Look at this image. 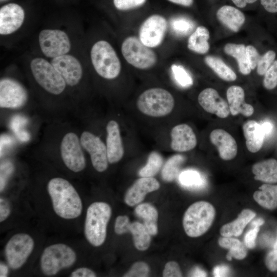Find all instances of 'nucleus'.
Wrapping results in <instances>:
<instances>
[{
    "mask_svg": "<svg viewBox=\"0 0 277 277\" xmlns=\"http://www.w3.org/2000/svg\"><path fill=\"white\" fill-rule=\"evenodd\" d=\"M259 229V227H253L245 235L244 244L247 248L251 249L255 246V241Z\"/></svg>",
    "mask_w": 277,
    "mask_h": 277,
    "instance_id": "obj_45",
    "label": "nucleus"
},
{
    "mask_svg": "<svg viewBox=\"0 0 277 277\" xmlns=\"http://www.w3.org/2000/svg\"><path fill=\"white\" fill-rule=\"evenodd\" d=\"M114 231L118 235L131 232L135 248L140 251L148 249L151 243V235L143 224L138 222L131 223L127 215H119L115 221Z\"/></svg>",
    "mask_w": 277,
    "mask_h": 277,
    "instance_id": "obj_15",
    "label": "nucleus"
},
{
    "mask_svg": "<svg viewBox=\"0 0 277 277\" xmlns=\"http://www.w3.org/2000/svg\"><path fill=\"white\" fill-rule=\"evenodd\" d=\"M170 147L175 152H184L193 149L197 145L196 135L186 124L174 126L170 131Z\"/></svg>",
    "mask_w": 277,
    "mask_h": 277,
    "instance_id": "obj_20",
    "label": "nucleus"
},
{
    "mask_svg": "<svg viewBox=\"0 0 277 277\" xmlns=\"http://www.w3.org/2000/svg\"><path fill=\"white\" fill-rule=\"evenodd\" d=\"M134 212L137 216L143 220V225L149 233L152 236L156 235L159 213L155 207L150 203H144L138 205Z\"/></svg>",
    "mask_w": 277,
    "mask_h": 277,
    "instance_id": "obj_28",
    "label": "nucleus"
},
{
    "mask_svg": "<svg viewBox=\"0 0 277 277\" xmlns=\"http://www.w3.org/2000/svg\"><path fill=\"white\" fill-rule=\"evenodd\" d=\"M197 101L205 111L220 118H226L230 114L228 103L213 88H207L202 90L198 95Z\"/></svg>",
    "mask_w": 277,
    "mask_h": 277,
    "instance_id": "obj_18",
    "label": "nucleus"
},
{
    "mask_svg": "<svg viewBox=\"0 0 277 277\" xmlns=\"http://www.w3.org/2000/svg\"><path fill=\"white\" fill-rule=\"evenodd\" d=\"M264 220L262 218H258L251 223V225L253 227H259L260 226L262 225L264 223Z\"/></svg>",
    "mask_w": 277,
    "mask_h": 277,
    "instance_id": "obj_57",
    "label": "nucleus"
},
{
    "mask_svg": "<svg viewBox=\"0 0 277 277\" xmlns=\"http://www.w3.org/2000/svg\"><path fill=\"white\" fill-rule=\"evenodd\" d=\"M163 166L162 155L157 151H152L149 154L146 165L138 171V175L141 177H153Z\"/></svg>",
    "mask_w": 277,
    "mask_h": 277,
    "instance_id": "obj_35",
    "label": "nucleus"
},
{
    "mask_svg": "<svg viewBox=\"0 0 277 277\" xmlns=\"http://www.w3.org/2000/svg\"><path fill=\"white\" fill-rule=\"evenodd\" d=\"M34 246L33 239L26 233H17L12 236L5 247V255L9 267L21 268L31 254Z\"/></svg>",
    "mask_w": 277,
    "mask_h": 277,
    "instance_id": "obj_10",
    "label": "nucleus"
},
{
    "mask_svg": "<svg viewBox=\"0 0 277 277\" xmlns=\"http://www.w3.org/2000/svg\"><path fill=\"white\" fill-rule=\"evenodd\" d=\"M273 248L274 249H277V239L274 244Z\"/></svg>",
    "mask_w": 277,
    "mask_h": 277,
    "instance_id": "obj_58",
    "label": "nucleus"
},
{
    "mask_svg": "<svg viewBox=\"0 0 277 277\" xmlns=\"http://www.w3.org/2000/svg\"><path fill=\"white\" fill-rule=\"evenodd\" d=\"M229 272L230 269L226 265L216 266L214 268L213 271V274L216 277L228 276Z\"/></svg>",
    "mask_w": 277,
    "mask_h": 277,
    "instance_id": "obj_51",
    "label": "nucleus"
},
{
    "mask_svg": "<svg viewBox=\"0 0 277 277\" xmlns=\"http://www.w3.org/2000/svg\"><path fill=\"white\" fill-rule=\"evenodd\" d=\"M50 62L62 76L67 85L73 87L80 82L83 70L81 63L77 57L67 54L52 58Z\"/></svg>",
    "mask_w": 277,
    "mask_h": 277,
    "instance_id": "obj_16",
    "label": "nucleus"
},
{
    "mask_svg": "<svg viewBox=\"0 0 277 277\" xmlns=\"http://www.w3.org/2000/svg\"><path fill=\"white\" fill-rule=\"evenodd\" d=\"M25 13L19 5L11 3L0 9V34L8 35L18 30L23 25Z\"/></svg>",
    "mask_w": 277,
    "mask_h": 277,
    "instance_id": "obj_17",
    "label": "nucleus"
},
{
    "mask_svg": "<svg viewBox=\"0 0 277 277\" xmlns=\"http://www.w3.org/2000/svg\"><path fill=\"white\" fill-rule=\"evenodd\" d=\"M38 41L43 54L51 59L68 54L71 49L68 34L61 29H43L38 34Z\"/></svg>",
    "mask_w": 277,
    "mask_h": 277,
    "instance_id": "obj_9",
    "label": "nucleus"
},
{
    "mask_svg": "<svg viewBox=\"0 0 277 277\" xmlns=\"http://www.w3.org/2000/svg\"><path fill=\"white\" fill-rule=\"evenodd\" d=\"M209 38L208 30L204 26H199L190 35L188 40V48L200 54H205L209 49L208 42Z\"/></svg>",
    "mask_w": 277,
    "mask_h": 277,
    "instance_id": "obj_30",
    "label": "nucleus"
},
{
    "mask_svg": "<svg viewBox=\"0 0 277 277\" xmlns=\"http://www.w3.org/2000/svg\"><path fill=\"white\" fill-rule=\"evenodd\" d=\"M230 114L233 116L241 114L245 116H251L254 111L253 106L245 101L244 89L239 86H231L226 92Z\"/></svg>",
    "mask_w": 277,
    "mask_h": 277,
    "instance_id": "obj_23",
    "label": "nucleus"
},
{
    "mask_svg": "<svg viewBox=\"0 0 277 277\" xmlns=\"http://www.w3.org/2000/svg\"><path fill=\"white\" fill-rule=\"evenodd\" d=\"M167 25L164 17L157 14L152 15L142 24L139 31V38L146 46L151 48L156 47L163 41Z\"/></svg>",
    "mask_w": 277,
    "mask_h": 277,
    "instance_id": "obj_13",
    "label": "nucleus"
},
{
    "mask_svg": "<svg viewBox=\"0 0 277 277\" xmlns=\"http://www.w3.org/2000/svg\"><path fill=\"white\" fill-rule=\"evenodd\" d=\"M255 213L248 209L243 210L234 221L224 225L220 229L222 236H238L243 232L246 225L255 216Z\"/></svg>",
    "mask_w": 277,
    "mask_h": 277,
    "instance_id": "obj_27",
    "label": "nucleus"
},
{
    "mask_svg": "<svg viewBox=\"0 0 277 277\" xmlns=\"http://www.w3.org/2000/svg\"><path fill=\"white\" fill-rule=\"evenodd\" d=\"M121 51L125 60L139 69L150 68L157 62L155 52L135 36H129L125 39L122 44Z\"/></svg>",
    "mask_w": 277,
    "mask_h": 277,
    "instance_id": "obj_8",
    "label": "nucleus"
},
{
    "mask_svg": "<svg viewBox=\"0 0 277 277\" xmlns=\"http://www.w3.org/2000/svg\"><path fill=\"white\" fill-rule=\"evenodd\" d=\"M246 50L248 60L251 69H254L258 65L261 58V55L258 53L256 48L251 45L246 47Z\"/></svg>",
    "mask_w": 277,
    "mask_h": 277,
    "instance_id": "obj_44",
    "label": "nucleus"
},
{
    "mask_svg": "<svg viewBox=\"0 0 277 277\" xmlns=\"http://www.w3.org/2000/svg\"><path fill=\"white\" fill-rule=\"evenodd\" d=\"M146 0H113L115 8L120 10H127L141 6Z\"/></svg>",
    "mask_w": 277,
    "mask_h": 277,
    "instance_id": "obj_42",
    "label": "nucleus"
},
{
    "mask_svg": "<svg viewBox=\"0 0 277 277\" xmlns=\"http://www.w3.org/2000/svg\"><path fill=\"white\" fill-rule=\"evenodd\" d=\"M111 214V208L105 202H95L88 207L84 233L87 240L92 246H100L105 241L107 227Z\"/></svg>",
    "mask_w": 277,
    "mask_h": 277,
    "instance_id": "obj_2",
    "label": "nucleus"
},
{
    "mask_svg": "<svg viewBox=\"0 0 277 277\" xmlns=\"http://www.w3.org/2000/svg\"><path fill=\"white\" fill-rule=\"evenodd\" d=\"M72 277H95L96 274L92 270L86 268L82 267L74 270L71 274Z\"/></svg>",
    "mask_w": 277,
    "mask_h": 277,
    "instance_id": "obj_49",
    "label": "nucleus"
},
{
    "mask_svg": "<svg viewBox=\"0 0 277 277\" xmlns=\"http://www.w3.org/2000/svg\"><path fill=\"white\" fill-rule=\"evenodd\" d=\"M216 16L223 24L234 32H238L245 21V16L241 11L228 5L221 7Z\"/></svg>",
    "mask_w": 277,
    "mask_h": 277,
    "instance_id": "obj_25",
    "label": "nucleus"
},
{
    "mask_svg": "<svg viewBox=\"0 0 277 277\" xmlns=\"http://www.w3.org/2000/svg\"><path fill=\"white\" fill-rule=\"evenodd\" d=\"M275 53L273 50L266 52L261 58L257 65V73L260 75H264L271 64L274 61Z\"/></svg>",
    "mask_w": 277,
    "mask_h": 277,
    "instance_id": "obj_41",
    "label": "nucleus"
},
{
    "mask_svg": "<svg viewBox=\"0 0 277 277\" xmlns=\"http://www.w3.org/2000/svg\"><path fill=\"white\" fill-rule=\"evenodd\" d=\"M219 245L229 250L226 255L228 261L232 258L238 260L244 259L247 255V251L244 245L239 240L231 236H222L218 240Z\"/></svg>",
    "mask_w": 277,
    "mask_h": 277,
    "instance_id": "obj_32",
    "label": "nucleus"
},
{
    "mask_svg": "<svg viewBox=\"0 0 277 277\" xmlns=\"http://www.w3.org/2000/svg\"><path fill=\"white\" fill-rule=\"evenodd\" d=\"M11 212L9 202L5 199H0V221L3 222L10 215Z\"/></svg>",
    "mask_w": 277,
    "mask_h": 277,
    "instance_id": "obj_48",
    "label": "nucleus"
},
{
    "mask_svg": "<svg viewBox=\"0 0 277 277\" xmlns=\"http://www.w3.org/2000/svg\"><path fill=\"white\" fill-rule=\"evenodd\" d=\"M254 179L268 184L277 183V160L270 159L259 162L252 167Z\"/></svg>",
    "mask_w": 277,
    "mask_h": 277,
    "instance_id": "obj_26",
    "label": "nucleus"
},
{
    "mask_svg": "<svg viewBox=\"0 0 277 277\" xmlns=\"http://www.w3.org/2000/svg\"><path fill=\"white\" fill-rule=\"evenodd\" d=\"M80 140L76 134L68 132L63 137L60 145L62 159L70 170L78 172L86 166V160Z\"/></svg>",
    "mask_w": 277,
    "mask_h": 277,
    "instance_id": "obj_11",
    "label": "nucleus"
},
{
    "mask_svg": "<svg viewBox=\"0 0 277 277\" xmlns=\"http://www.w3.org/2000/svg\"><path fill=\"white\" fill-rule=\"evenodd\" d=\"M30 68L36 82L48 92L58 95L65 90L67 84L50 62L36 57L31 61Z\"/></svg>",
    "mask_w": 277,
    "mask_h": 277,
    "instance_id": "obj_6",
    "label": "nucleus"
},
{
    "mask_svg": "<svg viewBox=\"0 0 277 277\" xmlns=\"http://www.w3.org/2000/svg\"><path fill=\"white\" fill-rule=\"evenodd\" d=\"M169 1L184 6H190L193 3V0H168Z\"/></svg>",
    "mask_w": 277,
    "mask_h": 277,
    "instance_id": "obj_54",
    "label": "nucleus"
},
{
    "mask_svg": "<svg viewBox=\"0 0 277 277\" xmlns=\"http://www.w3.org/2000/svg\"><path fill=\"white\" fill-rule=\"evenodd\" d=\"M25 88L17 80L4 77L0 81V107L16 109L23 107L28 100Z\"/></svg>",
    "mask_w": 277,
    "mask_h": 277,
    "instance_id": "obj_12",
    "label": "nucleus"
},
{
    "mask_svg": "<svg viewBox=\"0 0 277 277\" xmlns=\"http://www.w3.org/2000/svg\"><path fill=\"white\" fill-rule=\"evenodd\" d=\"M225 52L234 57L239 65L240 72L244 75L249 74L251 68L248 60L246 47L243 44L228 43L224 47Z\"/></svg>",
    "mask_w": 277,
    "mask_h": 277,
    "instance_id": "obj_31",
    "label": "nucleus"
},
{
    "mask_svg": "<svg viewBox=\"0 0 277 277\" xmlns=\"http://www.w3.org/2000/svg\"><path fill=\"white\" fill-rule=\"evenodd\" d=\"M76 260V253L69 246L55 244L44 249L41 258V267L45 274L52 275L72 266Z\"/></svg>",
    "mask_w": 277,
    "mask_h": 277,
    "instance_id": "obj_7",
    "label": "nucleus"
},
{
    "mask_svg": "<svg viewBox=\"0 0 277 277\" xmlns=\"http://www.w3.org/2000/svg\"><path fill=\"white\" fill-rule=\"evenodd\" d=\"M80 142L90 154L94 168L99 172L106 171L109 164L106 144L98 136L87 131L82 133Z\"/></svg>",
    "mask_w": 277,
    "mask_h": 277,
    "instance_id": "obj_14",
    "label": "nucleus"
},
{
    "mask_svg": "<svg viewBox=\"0 0 277 277\" xmlns=\"http://www.w3.org/2000/svg\"><path fill=\"white\" fill-rule=\"evenodd\" d=\"M164 277H180L182 276V273L178 263L175 261L167 262L163 272Z\"/></svg>",
    "mask_w": 277,
    "mask_h": 277,
    "instance_id": "obj_43",
    "label": "nucleus"
},
{
    "mask_svg": "<svg viewBox=\"0 0 277 277\" xmlns=\"http://www.w3.org/2000/svg\"><path fill=\"white\" fill-rule=\"evenodd\" d=\"M179 180L181 184L188 188H200L205 181L200 173L193 170H187L180 173Z\"/></svg>",
    "mask_w": 277,
    "mask_h": 277,
    "instance_id": "obj_36",
    "label": "nucleus"
},
{
    "mask_svg": "<svg viewBox=\"0 0 277 277\" xmlns=\"http://www.w3.org/2000/svg\"><path fill=\"white\" fill-rule=\"evenodd\" d=\"M261 5L268 12H277V0H261Z\"/></svg>",
    "mask_w": 277,
    "mask_h": 277,
    "instance_id": "obj_50",
    "label": "nucleus"
},
{
    "mask_svg": "<svg viewBox=\"0 0 277 277\" xmlns=\"http://www.w3.org/2000/svg\"><path fill=\"white\" fill-rule=\"evenodd\" d=\"M232 2L239 8L245 7L247 4H252L257 0H231Z\"/></svg>",
    "mask_w": 277,
    "mask_h": 277,
    "instance_id": "obj_53",
    "label": "nucleus"
},
{
    "mask_svg": "<svg viewBox=\"0 0 277 277\" xmlns=\"http://www.w3.org/2000/svg\"><path fill=\"white\" fill-rule=\"evenodd\" d=\"M205 62L221 79L226 81H234L236 79L235 72L220 58L207 56Z\"/></svg>",
    "mask_w": 277,
    "mask_h": 277,
    "instance_id": "obj_34",
    "label": "nucleus"
},
{
    "mask_svg": "<svg viewBox=\"0 0 277 277\" xmlns=\"http://www.w3.org/2000/svg\"><path fill=\"white\" fill-rule=\"evenodd\" d=\"M261 125L265 135L270 134L273 130V126L270 122H264Z\"/></svg>",
    "mask_w": 277,
    "mask_h": 277,
    "instance_id": "obj_52",
    "label": "nucleus"
},
{
    "mask_svg": "<svg viewBox=\"0 0 277 277\" xmlns=\"http://www.w3.org/2000/svg\"><path fill=\"white\" fill-rule=\"evenodd\" d=\"M172 32L179 36L189 34L194 29V24L190 19L185 17H175L170 22Z\"/></svg>",
    "mask_w": 277,
    "mask_h": 277,
    "instance_id": "obj_37",
    "label": "nucleus"
},
{
    "mask_svg": "<svg viewBox=\"0 0 277 277\" xmlns=\"http://www.w3.org/2000/svg\"><path fill=\"white\" fill-rule=\"evenodd\" d=\"M185 161V156L181 154L174 155L168 159L162 168V179L167 182L174 181L179 175L181 167Z\"/></svg>",
    "mask_w": 277,
    "mask_h": 277,
    "instance_id": "obj_33",
    "label": "nucleus"
},
{
    "mask_svg": "<svg viewBox=\"0 0 277 277\" xmlns=\"http://www.w3.org/2000/svg\"><path fill=\"white\" fill-rule=\"evenodd\" d=\"M90 58L96 72L106 80H113L118 76L121 64L116 52L107 41L95 42L90 50Z\"/></svg>",
    "mask_w": 277,
    "mask_h": 277,
    "instance_id": "obj_4",
    "label": "nucleus"
},
{
    "mask_svg": "<svg viewBox=\"0 0 277 277\" xmlns=\"http://www.w3.org/2000/svg\"><path fill=\"white\" fill-rule=\"evenodd\" d=\"M175 105L174 98L167 90L160 87L148 89L142 92L136 101L138 110L151 117H162L169 114Z\"/></svg>",
    "mask_w": 277,
    "mask_h": 277,
    "instance_id": "obj_3",
    "label": "nucleus"
},
{
    "mask_svg": "<svg viewBox=\"0 0 277 277\" xmlns=\"http://www.w3.org/2000/svg\"><path fill=\"white\" fill-rule=\"evenodd\" d=\"M210 141L217 148L219 156L223 160L233 159L238 153V145L234 138L222 129H215L210 133Z\"/></svg>",
    "mask_w": 277,
    "mask_h": 277,
    "instance_id": "obj_22",
    "label": "nucleus"
},
{
    "mask_svg": "<svg viewBox=\"0 0 277 277\" xmlns=\"http://www.w3.org/2000/svg\"><path fill=\"white\" fill-rule=\"evenodd\" d=\"M263 85L268 90L277 86V60L274 61L264 74Z\"/></svg>",
    "mask_w": 277,
    "mask_h": 277,
    "instance_id": "obj_39",
    "label": "nucleus"
},
{
    "mask_svg": "<svg viewBox=\"0 0 277 277\" xmlns=\"http://www.w3.org/2000/svg\"><path fill=\"white\" fill-rule=\"evenodd\" d=\"M1 2H4V1H7V0H0Z\"/></svg>",
    "mask_w": 277,
    "mask_h": 277,
    "instance_id": "obj_59",
    "label": "nucleus"
},
{
    "mask_svg": "<svg viewBox=\"0 0 277 277\" xmlns=\"http://www.w3.org/2000/svg\"><path fill=\"white\" fill-rule=\"evenodd\" d=\"M159 182L154 177H141L127 190L124 202L129 206H134L141 203L149 193L158 190Z\"/></svg>",
    "mask_w": 277,
    "mask_h": 277,
    "instance_id": "obj_19",
    "label": "nucleus"
},
{
    "mask_svg": "<svg viewBox=\"0 0 277 277\" xmlns=\"http://www.w3.org/2000/svg\"><path fill=\"white\" fill-rule=\"evenodd\" d=\"M106 146L109 163L115 164L122 160L124 155L120 127L114 120H110L106 125Z\"/></svg>",
    "mask_w": 277,
    "mask_h": 277,
    "instance_id": "obj_21",
    "label": "nucleus"
},
{
    "mask_svg": "<svg viewBox=\"0 0 277 277\" xmlns=\"http://www.w3.org/2000/svg\"><path fill=\"white\" fill-rule=\"evenodd\" d=\"M54 211L65 219L77 217L82 213V200L72 185L61 177L51 179L47 185Z\"/></svg>",
    "mask_w": 277,
    "mask_h": 277,
    "instance_id": "obj_1",
    "label": "nucleus"
},
{
    "mask_svg": "<svg viewBox=\"0 0 277 277\" xmlns=\"http://www.w3.org/2000/svg\"><path fill=\"white\" fill-rule=\"evenodd\" d=\"M150 272L148 265L144 262H137L134 263L130 269L123 275L125 277H146Z\"/></svg>",
    "mask_w": 277,
    "mask_h": 277,
    "instance_id": "obj_40",
    "label": "nucleus"
},
{
    "mask_svg": "<svg viewBox=\"0 0 277 277\" xmlns=\"http://www.w3.org/2000/svg\"><path fill=\"white\" fill-rule=\"evenodd\" d=\"M8 268L4 263H1L0 265V276L6 277L7 276Z\"/></svg>",
    "mask_w": 277,
    "mask_h": 277,
    "instance_id": "obj_56",
    "label": "nucleus"
},
{
    "mask_svg": "<svg viewBox=\"0 0 277 277\" xmlns=\"http://www.w3.org/2000/svg\"><path fill=\"white\" fill-rule=\"evenodd\" d=\"M255 191L253 195L254 200L262 207L268 209L277 207V185L264 184Z\"/></svg>",
    "mask_w": 277,
    "mask_h": 277,
    "instance_id": "obj_29",
    "label": "nucleus"
},
{
    "mask_svg": "<svg viewBox=\"0 0 277 277\" xmlns=\"http://www.w3.org/2000/svg\"><path fill=\"white\" fill-rule=\"evenodd\" d=\"M192 276H206V273L199 268H196L191 274Z\"/></svg>",
    "mask_w": 277,
    "mask_h": 277,
    "instance_id": "obj_55",
    "label": "nucleus"
},
{
    "mask_svg": "<svg viewBox=\"0 0 277 277\" xmlns=\"http://www.w3.org/2000/svg\"><path fill=\"white\" fill-rule=\"evenodd\" d=\"M171 70L174 80L180 86L188 88L193 85L192 77L184 66L172 64Z\"/></svg>",
    "mask_w": 277,
    "mask_h": 277,
    "instance_id": "obj_38",
    "label": "nucleus"
},
{
    "mask_svg": "<svg viewBox=\"0 0 277 277\" xmlns=\"http://www.w3.org/2000/svg\"><path fill=\"white\" fill-rule=\"evenodd\" d=\"M242 129L248 151L251 153L258 152L263 145L265 136L261 124L254 120H248L243 124Z\"/></svg>",
    "mask_w": 277,
    "mask_h": 277,
    "instance_id": "obj_24",
    "label": "nucleus"
},
{
    "mask_svg": "<svg viewBox=\"0 0 277 277\" xmlns=\"http://www.w3.org/2000/svg\"><path fill=\"white\" fill-rule=\"evenodd\" d=\"M265 262L267 268L270 271L277 270V249H274L268 253Z\"/></svg>",
    "mask_w": 277,
    "mask_h": 277,
    "instance_id": "obj_46",
    "label": "nucleus"
},
{
    "mask_svg": "<svg viewBox=\"0 0 277 277\" xmlns=\"http://www.w3.org/2000/svg\"><path fill=\"white\" fill-rule=\"evenodd\" d=\"M215 215L213 206L206 201L191 205L185 211L183 225L186 234L197 238L206 233L211 227Z\"/></svg>",
    "mask_w": 277,
    "mask_h": 277,
    "instance_id": "obj_5",
    "label": "nucleus"
},
{
    "mask_svg": "<svg viewBox=\"0 0 277 277\" xmlns=\"http://www.w3.org/2000/svg\"><path fill=\"white\" fill-rule=\"evenodd\" d=\"M13 170L12 165L10 164H5L1 166V191L5 188L6 178L9 176Z\"/></svg>",
    "mask_w": 277,
    "mask_h": 277,
    "instance_id": "obj_47",
    "label": "nucleus"
}]
</instances>
